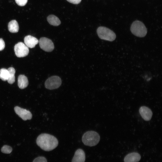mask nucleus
Segmentation results:
<instances>
[{"mask_svg": "<svg viewBox=\"0 0 162 162\" xmlns=\"http://www.w3.org/2000/svg\"><path fill=\"white\" fill-rule=\"evenodd\" d=\"M37 145L45 151H50L56 148L58 145V141L54 136L47 134L40 135L36 140Z\"/></svg>", "mask_w": 162, "mask_h": 162, "instance_id": "1", "label": "nucleus"}, {"mask_svg": "<svg viewBox=\"0 0 162 162\" xmlns=\"http://www.w3.org/2000/svg\"><path fill=\"white\" fill-rule=\"evenodd\" d=\"M82 140L85 145L94 146L98 143L100 140V136L99 134L95 131H89L84 134Z\"/></svg>", "mask_w": 162, "mask_h": 162, "instance_id": "2", "label": "nucleus"}, {"mask_svg": "<svg viewBox=\"0 0 162 162\" xmlns=\"http://www.w3.org/2000/svg\"><path fill=\"white\" fill-rule=\"evenodd\" d=\"M130 31L133 34L139 37H145L147 33V29L144 24L139 20L134 21L130 27Z\"/></svg>", "mask_w": 162, "mask_h": 162, "instance_id": "3", "label": "nucleus"}, {"mask_svg": "<svg viewBox=\"0 0 162 162\" xmlns=\"http://www.w3.org/2000/svg\"><path fill=\"white\" fill-rule=\"evenodd\" d=\"M97 32L101 39L112 41L116 39L115 33L110 29L104 26H100L97 29Z\"/></svg>", "mask_w": 162, "mask_h": 162, "instance_id": "4", "label": "nucleus"}, {"mask_svg": "<svg viewBox=\"0 0 162 162\" xmlns=\"http://www.w3.org/2000/svg\"><path fill=\"white\" fill-rule=\"evenodd\" d=\"M62 83V80L58 76H54L49 78L45 82L46 88L50 90L57 88L59 87Z\"/></svg>", "mask_w": 162, "mask_h": 162, "instance_id": "5", "label": "nucleus"}, {"mask_svg": "<svg viewBox=\"0 0 162 162\" xmlns=\"http://www.w3.org/2000/svg\"><path fill=\"white\" fill-rule=\"evenodd\" d=\"M14 51L16 56L19 58L27 56L29 52L28 48L22 42H18L15 45Z\"/></svg>", "mask_w": 162, "mask_h": 162, "instance_id": "6", "label": "nucleus"}, {"mask_svg": "<svg viewBox=\"0 0 162 162\" xmlns=\"http://www.w3.org/2000/svg\"><path fill=\"white\" fill-rule=\"evenodd\" d=\"M41 49L45 51L50 52L54 49V46L52 41L45 37L40 38L38 42Z\"/></svg>", "mask_w": 162, "mask_h": 162, "instance_id": "7", "label": "nucleus"}, {"mask_svg": "<svg viewBox=\"0 0 162 162\" xmlns=\"http://www.w3.org/2000/svg\"><path fill=\"white\" fill-rule=\"evenodd\" d=\"M14 110L16 113L24 121L31 119L32 117L31 112L25 109L16 106L15 107Z\"/></svg>", "mask_w": 162, "mask_h": 162, "instance_id": "8", "label": "nucleus"}, {"mask_svg": "<svg viewBox=\"0 0 162 162\" xmlns=\"http://www.w3.org/2000/svg\"><path fill=\"white\" fill-rule=\"evenodd\" d=\"M139 113L144 120L148 121L151 119L152 112L151 110L146 106H141L139 110Z\"/></svg>", "mask_w": 162, "mask_h": 162, "instance_id": "9", "label": "nucleus"}, {"mask_svg": "<svg viewBox=\"0 0 162 162\" xmlns=\"http://www.w3.org/2000/svg\"><path fill=\"white\" fill-rule=\"evenodd\" d=\"M24 41L25 44L31 48L34 47L39 42L37 38L30 35L26 36L24 38Z\"/></svg>", "mask_w": 162, "mask_h": 162, "instance_id": "10", "label": "nucleus"}, {"mask_svg": "<svg viewBox=\"0 0 162 162\" xmlns=\"http://www.w3.org/2000/svg\"><path fill=\"white\" fill-rule=\"evenodd\" d=\"M85 160V152L82 149H79L76 151L72 162H84Z\"/></svg>", "mask_w": 162, "mask_h": 162, "instance_id": "11", "label": "nucleus"}, {"mask_svg": "<svg viewBox=\"0 0 162 162\" xmlns=\"http://www.w3.org/2000/svg\"><path fill=\"white\" fill-rule=\"evenodd\" d=\"M141 157L139 154L132 152L127 155L124 158V162H138L140 160Z\"/></svg>", "mask_w": 162, "mask_h": 162, "instance_id": "12", "label": "nucleus"}, {"mask_svg": "<svg viewBox=\"0 0 162 162\" xmlns=\"http://www.w3.org/2000/svg\"><path fill=\"white\" fill-rule=\"evenodd\" d=\"M28 78L24 75H20L18 78V85L19 88L21 89L26 87L28 85Z\"/></svg>", "mask_w": 162, "mask_h": 162, "instance_id": "13", "label": "nucleus"}, {"mask_svg": "<svg viewBox=\"0 0 162 162\" xmlns=\"http://www.w3.org/2000/svg\"><path fill=\"white\" fill-rule=\"evenodd\" d=\"M8 29L11 33H16L18 32L19 26L18 24L15 20L10 21L8 25Z\"/></svg>", "mask_w": 162, "mask_h": 162, "instance_id": "14", "label": "nucleus"}, {"mask_svg": "<svg viewBox=\"0 0 162 162\" xmlns=\"http://www.w3.org/2000/svg\"><path fill=\"white\" fill-rule=\"evenodd\" d=\"M47 20L48 22L52 25L57 26L61 24V21L58 18L53 15H49Z\"/></svg>", "mask_w": 162, "mask_h": 162, "instance_id": "15", "label": "nucleus"}, {"mask_svg": "<svg viewBox=\"0 0 162 162\" xmlns=\"http://www.w3.org/2000/svg\"><path fill=\"white\" fill-rule=\"evenodd\" d=\"M9 73V77L7 80L8 82L10 84L13 83L15 81V70L13 67H10L8 69Z\"/></svg>", "mask_w": 162, "mask_h": 162, "instance_id": "16", "label": "nucleus"}, {"mask_svg": "<svg viewBox=\"0 0 162 162\" xmlns=\"http://www.w3.org/2000/svg\"><path fill=\"white\" fill-rule=\"evenodd\" d=\"M9 73L8 69L3 68L0 70V78L4 81L7 80Z\"/></svg>", "mask_w": 162, "mask_h": 162, "instance_id": "17", "label": "nucleus"}, {"mask_svg": "<svg viewBox=\"0 0 162 162\" xmlns=\"http://www.w3.org/2000/svg\"><path fill=\"white\" fill-rule=\"evenodd\" d=\"M12 151V148L10 146L5 145L1 148V152L5 154H10Z\"/></svg>", "mask_w": 162, "mask_h": 162, "instance_id": "18", "label": "nucleus"}, {"mask_svg": "<svg viewBox=\"0 0 162 162\" xmlns=\"http://www.w3.org/2000/svg\"><path fill=\"white\" fill-rule=\"evenodd\" d=\"M33 162H47V161L45 157L40 156L35 158Z\"/></svg>", "mask_w": 162, "mask_h": 162, "instance_id": "19", "label": "nucleus"}, {"mask_svg": "<svg viewBox=\"0 0 162 162\" xmlns=\"http://www.w3.org/2000/svg\"><path fill=\"white\" fill-rule=\"evenodd\" d=\"M15 1L18 5L23 6L26 4L28 0H15Z\"/></svg>", "mask_w": 162, "mask_h": 162, "instance_id": "20", "label": "nucleus"}, {"mask_svg": "<svg viewBox=\"0 0 162 162\" xmlns=\"http://www.w3.org/2000/svg\"><path fill=\"white\" fill-rule=\"evenodd\" d=\"M5 46V43L2 38H0V51L2 50Z\"/></svg>", "mask_w": 162, "mask_h": 162, "instance_id": "21", "label": "nucleus"}, {"mask_svg": "<svg viewBox=\"0 0 162 162\" xmlns=\"http://www.w3.org/2000/svg\"><path fill=\"white\" fill-rule=\"evenodd\" d=\"M69 2L74 4H79L81 1V0H67Z\"/></svg>", "mask_w": 162, "mask_h": 162, "instance_id": "22", "label": "nucleus"}]
</instances>
